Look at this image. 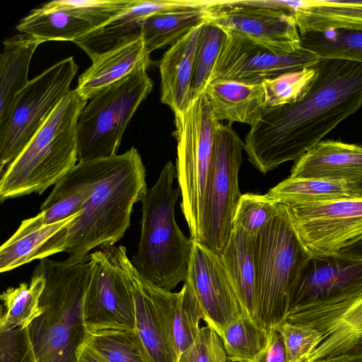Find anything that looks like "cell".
Wrapping results in <instances>:
<instances>
[{"label": "cell", "instance_id": "6da1fadb", "mask_svg": "<svg viewBox=\"0 0 362 362\" xmlns=\"http://www.w3.org/2000/svg\"><path fill=\"white\" fill-rule=\"evenodd\" d=\"M315 77L296 102L266 110L244 141L248 160L266 174L296 161L362 107V63L320 59Z\"/></svg>", "mask_w": 362, "mask_h": 362}, {"label": "cell", "instance_id": "7a4b0ae2", "mask_svg": "<svg viewBox=\"0 0 362 362\" xmlns=\"http://www.w3.org/2000/svg\"><path fill=\"white\" fill-rule=\"evenodd\" d=\"M95 160L90 197L67 228L64 252L70 263L88 261L93 249L120 240L130 226L134 204L148 189L145 166L135 147Z\"/></svg>", "mask_w": 362, "mask_h": 362}, {"label": "cell", "instance_id": "3957f363", "mask_svg": "<svg viewBox=\"0 0 362 362\" xmlns=\"http://www.w3.org/2000/svg\"><path fill=\"white\" fill-rule=\"evenodd\" d=\"M92 272L90 260L80 263L41 259L34 269L45 280L40 299L44 311L28 327L37 362H78L87 337L83 304Z\"/></svg>", "mask_w": 362, "mask_h": 362}, {"label": "cell", "instance_id": "277c9868", "mask_svg": "<svg viewBox=\"0 0 362 362\" xmlns=\"http://www.w3.org/2000/svg\"><path fill=\"white\" fill-rule=\"evenodd\" d=\"M175 178L176 168L168 161L141 199L140 240L131 261L144 278L169 291L187 280L193 242L175 221L180 191Z\"/></svg>", "mask_w": 362, "mask_h": 362}, {"label": "cell", "instance_id": "5b68a950", "mask_svg": "<svg viewBox=\"0 0 362 362\" xmlns=\"http://www.w3.org/2000/svg\"><path fill=\"white\" fill-rule=\"evenodd\" d=\"M87 102L75 89L60 102L18 156L1 173V202L33 193L41 194L76 165L78 119Z\"/></svg>", "mask_w": 362, "mask_h": 362}, {"label": "cell", "instance_id": "8992f818", "mask_svg": "<svg viewBox=\"0 0 362 362\" xmlns=\"http://www.w3.org/2000/svg\"><path fill=\"white\" fill-rule=\"evenodd\" d=\"M257 323L272 330L287 319L293 296L310 259L300 243L285 206L257 236Z\"/></svg>", "mask_w": 362, "mask_h": 362}, {"label": "cell", "instance_id": "52a82bcc", "mask_svg": "<svg viewBox=\"0 0 362 362\" xmlns=\"http://www.w3.org/2000/svg\"><path fill=\"white\" fill-rule=\"evenodd\" d=\"M174 116L173 135L177 141L175 168L182 197L180 208L191 238L200 243L204 194L220 122L214 116L204 91Z\"/></svg>", "mask_w": 362, "mask_h": 362}, {"label": "cell", "instance_id": "ba28073f", "mask_svg": "<svg viewBox=\"0 0 362 362\" xmlns=\"http://www.w3.org/2000/svg\"><path fill=\"white\" fill-rule=\"evenodd\" d=\"M147 69H135L88 100L77 123L78 162L117 155L129 122L153 89Z\"/></svg>", "mask_w": 362, "mask_h": 362}, {"label": "cell", "instance_id": "9c48e42d", "mask_svg": "<svg viewBox=\"0 0 362 362\" xmlns=\"http://www.w3.org/2000/svg\"><path fill=\"white\" fill-rule=\"evenodd\" d=\"M78 71L74 57L62 59L30 80L0 125V173L11 163L70 92Z\"/></svg>", "mask_w": 362, "mask_h": 362}, {"label": "cell", "instance_id": "30bf717a", "mask_svg": "<svg viewBox=\"0 0 362 362\" xmlns=\"http://www.w3.org/2000/svg\"><path fill=\"white\" fill-rule=\"evenodd\" d=\"M244 145L231 124H218L204 194L200 243L220 256L230 238L242 196L238 173Z\"/></svg>", "mask_w": 362, "mask_h": 362}, {"label": "cell", "instance_id": "8fae6325", "mask_svg": "<svg viewBox=\"0 0 362 362\" xmlns=\"http://www.w3.org/2000/svg\"><path fill=\"white\" fill-rule=\"evenodd\" d=\"M288 321L309 326L320 342L304 362H346L362 358V286L289 311Z\"/></svg>", "mask_w": 362, "mask_h": 362}, {"label": "cell", "instance_id": "7c38bea8", "mask_svg": "<svg viewBox=\"0 0 362 362\" xmlns=\"http://www.w3.org/2000/svg\"><path fill=\"white\" fill-rule=\"evenodd\" d=\"M283 205L310 257L335 256L362 238V197Z\"/></svg>", "mask_w": 362, "mask_h": 362}, {"label": "cell", "instance_id": "4fadbf2b", "mask_svg": "<svg viewBox=\"0 0 362 362\" xmlns=\"http://www.w3.org/2000/svg\"><path fill=\"white\" fill-rule=\"evenodd\" d=\"M225 32L208 84L219 80L261 83L266 79L313 67L320 59L302 46L291 52L239 33Z\"/></svg>", "mask_w": 362, "mask_h": 362}, {"label": "cell", "instance_id": "5bb4252c", "mask_svg": "<svg viewBox=\"0 0 362 362\" xmlns=\"http://www.w3.org/2000/svg\"><path fill=\"white\" fill-rule=\"evenodd\" d=\"M114 245L100 247L88 255L92 272L83 304L88 333L135 330L134 298L117 259Z\"/></svg>", "mask_w": 362, "mask_h": 362}, {"label": "cell", "instance_id": "9a60e30c", "mask_svg": "<svg viewBox=\"0 0 362 362\" xmlns=\"http://www.w3.org/2000/svg\"><path fill=\"white\" fill-rule=\"evenodd\" d=\"M204 314V321L221 337L245 315L221 256L193 240L187 280Z\"/></svg>", "mask_w": 362, "mask_h": 362}, {"label": "cell", "instance_id": "2e32d148", "mask_svg": "<svg viewBox=\"0 0 362 362\" xmlns=\"http://www.w3.org/2000/svg\"><path fill=\"white\" fill-rule=\"evenodd\" d=\"M208 22L291 52L301 48L295 18L284 10L250 6L240 1H218L211 8Z\"/></svg>", "mask_w": 362, "mask_h": 362}, {"label": "cell", "instance_id": "e0dca14e", "mask_svg": "<svg viewBox=\"0 0 362 362\" xmlns=\"http://www.w3.org/2000/svg\"><path fill=\"white\" fill-rule=\"evenodd\" d=\"M213 1L138 0L125 13L105 24L95 28L73 42L92 59L129 44L141 37L143 20L153 13L179 9L211 6Z\"/></svg>", "mask_w": 362, "mask_h": 362}, {"label": "cell", "instance_id": "ac0fdd59", "mask_svg": "<svg viewBox=\"0 0 362 362\" xmlns=\"http://www.w3.org/2000/svg\"><path fill=\"white\" fill-rule=\"evenodd\" d=\"M140 281L180 357L198 339L199 322L204 320L203 310L191 284L186 281L181 290L174 293L156 286L141 274Z\"/></svg>", "mask_w": 362, "mask_h": 362}, {"label": "cell", "instance_id": "d6986e66", "mask_svg": "<svg viewBox=\"0 0 362 362\" xmlns=\"http://www.w3.org/2000/svg\"><path fill=\"white\" fill-rule=\"evenodd\" d=\"M360 286L362 261L338 256L310 257L296 287L291 309L327 300Z\"/></svg>", "mask_w": 362, "mask_h": 362}, {"label": "cell", "instance_id": "ffe728a7", "mask_svg": "<svg viewBox=\"0 0 362 362\" xmlns=\"http://www.w3.org/2000/svg\"><path fill=\"white\" fill-rule=\"evenodd\" d=\"M118 263L129 281L135 306V332L148 362H178L175 346L143 288L140 274L127 257L124 246H114Z\"/></svg>", "mask_w": 362, "mask_h": 362}, {"label": "cell", "instance_id": "44dd1931", "mask_svg": "<svg viewBox=\"0 0 362 362\" xmlns=\"http://www.w3.org/2000/svg\"><path fill=\"white\" fill-rule=\"evenodd\" d=\"M290 177L362 183V146L322 140L303 154Z\"/></svg>", "mask_w": 362, "mask_h": 362}, {"label": "cell", "instance_id": "7402d4cb", "mask_svg": "<svg viewBox=\"0 0 362 362\" xmlns=\"http://www.w3.org/2000/svg\"><path fill=\"white\" fill-rule=\"evenodd\" d=\"M204 24L195 27L171 45L158 64L160 101L174 113L184 111L191 101L196 52Z\"/></svg>", "mask_w": 362, "mask_h": 362}, {"label": "cell", "instance_id": "603a6c76", "mask_svg": "<svg viewBox=\"0 0 362 362\" xmlns=\"http://www.w3.org/2000/svg\"><path fill=\"white\" fill-rule=\"evenodd\" d=\"M152 63L141 37L92 59V64L78 76L75 90L88 101L104 88Z\"/></svg>", "mask_w": 362, "mask_h": 362}, {"label": "cell", "instance_id": "cb8c5ba5", "mask_svg": "<svg viewBox=\"0 0 362 362\" xmlns=\"http://www.w3.org/2000/svg\"><path fill=\"white\" fill-rule=\"evenodd\" d=\"M257 236L250 235L240 228L233 227L221 257L234 284L245 315L257 323Z\"/></svg>", "mask_w": 362, "mask_h": 362}, {"label": "cell", "instance_id": "d4e9b609", "mask_svg": "<svg viewBox=\"0 0 362 362\" xmlns=\"http://www.w3.org/2000/svg\"><path fill=\"white\" fill-rule=\"evenodd\" d=\"M214 116L252 126L267 110L262 83H245L230 80L209 83L204 88Z\"/></svg>", "mask_w": 362, "mask_h": 362}, {"label": "cell", "instance_id": "484cf974", "mask_svg": "<svg viewBox=\"0 0 362 362\" xmlns=\"http://www.w3.org/2000/svg\"><path fill=\"white\" fill-rule=\"evenodd\" d=\"M79 214L6 240L0 248V272H6L35 259L64 252L68 226Z\"/></svg>", "mask_w": 362, "mask_h": 362}, {"label": "cell", "instance_id": "4316f807", "mask_svg": "<svg viewBox=\"0 0 362 362\" xmlns=\"http://www.w3.org/2000/svg\"><path fill=\"white\" fill-rule=\"evenodd\" d=\"M0 59V125L8 117L18 93L27 86L32 57L41 44L26 34L3 42Z\"/></svg>", "mask_w": 362, "mask_h": 362}, {"label": "cell", "instance_id": "83f0119b", "mask_svg": "<svg viewBox=\"0 0 362 362\" xmlns=\"http://www.w3.org/2000/svg\"><path fill=\"white\" fill-rule=\"evenodd\" d=\"M179 8L153 13L146 17L141 25V38L148 52L173 45L195 27L208 22L211 8Z\"/></svg>", "mask_w": 362, "mask_h": 362}, {"label": "cell", "instance_id": "f1b7e54d", "mask_svg": "<svg viewBox=\"0 0 362 362\" xmlns=\"http://www.w3.org/2000/svg\"><path fill=\"white\" fill-rule=\"evenodd\" d=\"M267 195L281 204L322 202L362 197L357 184L342 181L288 177L274 187Z\"/></svg>", "mask_w": 362, "mask_h": 362}, {"label": "cell", "instance_id": "f546056e", "mask_svg": "<svg viewBox=\"0 0 362 362\" xmlns=\"http://www.w3.org/2000/svg\"><path fill=\"white\" fill-rule=\"evenodd\" d=\"M94 28L89 23L63 10L42 6L32 10L16 25V30L36 39L47 41H71Z\"/></svg>", "mask_w": 362, "mask_h": 362}, {"label": "cell", "instance_id": "4dcf8cb0", "mask_svg": "<svg viewBox=\"0 0 362 362\" xmlns=\"http://www.w3.org/2000/svg\"><path fill=\"white\" fill-rule=\"evenodd\" d=\"M44 287L43 277L33 272L29 284L21 283L18 286L8 288L1 294V331L25 329L43 313L40 299Z\"/></svg>", "mask_w": 362, "mask_h": 362}, {"label": "cell", "instance_id": "1f68e13d", "mask_svg": "<svg viewBox=\"0 0 362 362\" xmlns=\"http://www.w3.org/2000/svg\"><path fill=\"white\" fill-rule=\"evenodd\" d=\"M243 315L223 332L227 358L231 362H258L267 349L273 333Z\"/></svg>", "mask_w": 362, "mask_h": 362}, {"label": "cell", "instance_id": "d6a6232c", "mask_svg": "<svg viewBox=\"0 0 362 362\" xmlns=\"http://www.w3.org/2000/svg\"><path fill=\"white\" fill-rule=\"evenodd\" d=\"M301 46L320 59L362 63V31L334 30L300 35Z\"/></svg>", "mask_w": 362, "mask_h": 362}, {"label": "cell", "instance_id": "836d02e7", "mask_svg": "<svg viewBox=\"0 0 362 362\" xmlns=\"http://www.w3.org/2000/svg\"><path fill=\"white\" fill-rule=\"evenodd\" d=\"M84 343L106 362H148L135 331L90 332Z\"/></svg>", "mask_w": 362, "mask_h": 362}, {"label": "cell", "instance_id": "e575fe53", "mask_svg": "<svg viewBox=\"0 0 362 362\" xmlns=\"http://www.w3.org/2000/svg\"><path fill=\"white\" fill-rule=\"evenodd\" d=\"M138 0H54L42 6L63 10L88 23L100 27L125 13Z\"/></svg>", "mask_w": 362, "mask_h": 362}, {"label": "cell", "instance_id": "d590c367", "mask_svg": "<svg viewBox=\"0 0 362 362\" xmlns=\"http://www.w3.org/2000/svg\"><path fill=\"white\" fill-rule=\"evenodd\" d=\"M225 37L226 32L221 27L209 22L203 25L196 52L191 100L207 86Z\"/></svg>", "mask_w": 362, "mask_h": 362}, {"label": "cell", "instance_id": "8d00e7d4", "mask_svg": "<svg viewBox=\"0 0 362 362\" xmlns=\"http://www.w3.org/2000/svg\"><path fill=\"white\" fill-rule=\"evenodd\" d=\"M316 74L314 66L264 80L266 109L293 103L308 90Z\"/></svg>", "mask_w": 362, "mask_h": 362}, {"label": "cell", "instance_id": "74e56055", "mask_svg": "<svg viewBox=\"0 0 362 362\" xmlns=\"http://www.w3.org/2000/svg\"><path fill=\"white\" fill-rule=\"evenodd\" d=\"M279 208V203L267 194H243L234 214L233 228H239L250 235L257 236L276 215Z\"/></svg>", "mask_w": 362, "mask_h": 362}, {"label": "cell", "instance_id": "f35d334b", "mask_svg": "<svg viewBox=\"0 0 362 362\" xmlns=\"http://www.w3.org/2000/svg\"><path fill=\"white\" fill-rule=\"evenodd\" d=\"M276 329L282 337L288 362H304L320 342V335L315 329L287 320Z\"/></svg>", "mask_w": 362, "mask_h": 362}, {"label": "cell", "instance_id": "ab89813d", "mask_svg": "<svg viewBox=\"0 0 362 362\" xmlns=\"http://www.w3.org/2000/svg\"><path fill=\"white\" fill-rule=\"evenodd\" d=\"M221 339L210 326L201 327L194 344L183 352L178 362H228Z\"/></svg>", "mask_w": 362, "mask_h": 362}, {"label": "cell", "instance_id": "60d3db41", "mask_svg": "<svg viewBox=\"0 0 362 362\" xmlns=\"http://www.w3.org/2000/svg\"><path fill=\"white\" fill-rule=\"evenodd\" d=\"M258 362H288L281 335L274 329L270 344Z\"/></svg>", "mask_w": 362, "mask_h": 362}, {"label": "cell", "instance_id": "b9f144b4", "mask_svg": "<svg viewBox=\"0 0 362 362\" xmlns=\"http://www.w3.org/2000/svg\"><path fill=\"white\" fill-rule=\"evenodd\" d=\"M335 256L351 261H362V238L341 250Z\"/></svg>", "mask_w": 362, "mask_h": 362}, {"label": "cell", "instance_id": "7bdbcfd3", "mask_svg": "<svg viewBox=\"0 0 362 362\" xmlns=\"http://www.w3.org/2000/svg\"><path fill=\"white\" fill-rule=\"evenodd\" d=\"M76 354L78 362H106L85 343L80 346Z\"/></svg>", "mask_w": 362, "mask_h": 362}, {"label": "cell", "instance_id": "ee69618b", "mask_svg": "<svg viewBox=\"0 0 362 362\" xmlns=\"http://www.w3.org/2000/svg\"><path fill=\"white\" fill-rule=\"evenodd\" d=\"M346 362H362V358L358 359V360H354V361H346Z\"/></svg>", "mask_w": 362, "mask_h": 362}]
</instances>
